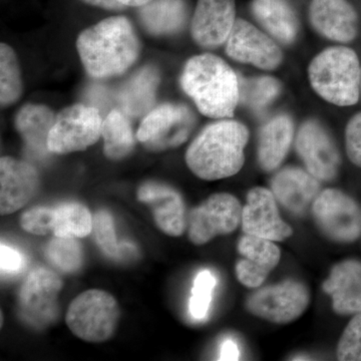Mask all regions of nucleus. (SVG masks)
Instances as JSON below:
<instances>
[{"mask_svg": "<svg viewBox=\"0 0 361 361\" xmlns=\"http://www.w3.org/2000/svg\"><path fill=\"white\" fill-rule=\"evenodd\" d=\"M293 137V123L288 116H274L263 126L259 133L257 160L264 172H273L280 167L291 148Z\"/></svg>", "mask_w": 361, "mask_h": 361, "instance_id": "22", "label": "nucleus"}, {"mask_svg": "<svg viewBox=\"0 0 361 361\" xmlns=\"http://www.w3.org/2000/svg\"><path fill=\"white\" fill-rule=\"evenodd\" d=\"M137 199L153 210L159 229L171 237H179L188 228L186 205L182 195L171 186L147 182L140 187Z\"/></svg>", "mask_w": 361, "mask_h": 361, "instance_id": "18", "label": "nucleus"}, {"mask_svg": "<svg viewBox=\"0 0 361 361\" xmlns=\"http://www.w3.org/2000/svg\"><path fill=\"white\" fill-rule=\"evenodd\" d=\"M345 149L351 163L361 168V111L353 116L346 126Z\"/></svg>", "mask_w": 361, "mask_h": 361, "instance_id": "36", "label": "nucleus"}, {"mask_svg": "<svg viewBox=\"0 0 361 361\" xmlns=\"http://www.w3.org/2000/svg\"><path fill=\"white\" fill-rule=\"evenodd\" d=\"M311 214L318 230L330 241L350 244L361 238V205L341 190L320 192Z\"/></svg>", "mask_w": 361, "mask_h": 361, "instance_id": "7", "label": "nucleus"}, {"mask_svg": "<svg viewBox=\"0 0 361 361\" xmlns=\"http://www.w3.org/2000/svg\"><path fill=\"white\" fill-rule=\"evenodd\" d=\"M240 349L238 343L231 338L225 339L221 343L219 360H239Z\"/></svg>", "mask_w": 361, "mask_h": 361, "instance_id": "38", "label": "nucleus"}, {"mask_svg": "<svg viewBox=\"0 0 361 361\" xmlns=\"http://www.w3.org/2000/svg\"><path fill=\"white\" fill-rule=\"evenodd\" d=\"M241 227L244 234L283 242L293 235V229L280 215L278 202L267 188H252L242 209Z\"/></svg>", "mask_w": 361, "mask_h": 361, "instance_id": "13", "label": "nucleus"}, {"mask_svg": "<svg viewBox=\"0 0 361 361\" xmlns=\"http://www.w3.org/2000/svg\"><path fill=\"white\" fill-rule=\"evenodd\" d=\"M183 90L199 111L212 118H230L240 101V80L222 59L199 54L187 61L180 78Z\"/></svg>", "mask_w": 361, "mask_h": 361, "instance_id": "3", "label": "nucleus"}, {"mask_svg": "<svg viewBox=\"0 0 361 361\" xmlns=\"http://www.w3.org/2000/svg\"><path fill=\"white\" fill-rule=\"evenodd\" d=\"M240 258L235 266L237 280L247 288H259L281 259L276 242L244 234L237 244Z\"/></svg>", "mask_w": 361, "mask_h": 361, "instance_id": "15", "label": "nucleus"}, {"mask_svg": "<svg viewBox=\"0 0 361 361\" xmlns=\"http://www.w3.org/2000/svg\"><path fill=\"white\" fill-rule=\"evenodd\" d=\"M360 94H361V80H360Z\"/></svg>", "mask_w": 361, "mask_h": 361, "instance_id": "41", "label": "nucleus"}, {"mask_svg": "<svg viewBox=\"0 0 361 361\" xmlns=\"http://www.w3.org/2000/svg\"><path fill=\"white\" fill-rule=\"evenodd\" d=\"M216 285L217 279L210 270L204 269L197 274L189 300V312L192 318L205 319L210 310Z\"/></svg>", "mask_w": 361, "mask_h": 361, "instance_id": "32", "label": "nucleus"}, {"mask_svg": "<svg viewBox=\"0 0 361 361\" xmlns=\"http://www.w3.org/2000/svg\"><path fill=\"white\" fill-rule=\"evenodd\" d=\"M310 16L313 27L327 39L350 42L357 35V13L348 0H312Z\"/></svg>", "mask_w": 361, "mask_h": 361, "instance_id": "20", "label": "nucleus"}, {"mask_svg": "<svg viewBox=\"0 0 361 361\" xmlns=\"http://www.w3.org/2000/svg\"><path fill=\"white\" fill-rule=\"evenodd\" d=\"M238 199L229 193L211 195L188 215L189 239L195 245H204L221 235L236 231L242 221Z\"/></svg>", "mask_w": 361, "mask_h": 361, "instance_id": "10", "label": "nucleus"}, {"mask_svg": "<svg viewBox=\"0 0 361 361\" xmlns=\"http://www.w3.org/2000/svg\"><path fill=\"white\" fill-rule=\"evenodd\" d=\"M104 153L110 160H121L135 148V135L129 116L120 110H113L104 118L102 126Z\"/></svg>", "mask_w": 361, "mask_h": 361, "instance_id": "27", "label": "nucleus"}, {"mask_svg": "<svg viewBox=\"0 0 361 361\" xmlns=\"http://www.w3.org/2000/svg\"><path fill=\"white\" fill-rule=\"evenodd\" d=\"M45 255L54 267L66 273H75L84 264V251L77 238L54 237L47 244Z\"/></svg>", "mask_w": 361, "mask_h": 361, "instance_id": "31", "label": "nucleus"}, {"mask_svg": "<svg viewBox=\"0 0 361 361\" xmlns=\"http://www.w3.org/2000/svg\"><path fill=\"white\" fill-rule=\"evenodd\" d=\"M160 85V73L153 66L135 71L118 92V103L129 118L145 116L153 110L157 90Z\"/></svg>", "mask_w": 361, "mask_h": 361, "instance_id": "23", "label": "nucleus"}, {"mask_svg": "<svg viewBox=\"0 0 361 361\" xmlns=\"http://www.w3.org/2000/svg\"><path fill=\"white\" fill-rule=\"evenodd\" d=\"M251 11L256 20L273 37L291 44L298 32V20L287 0H253Z\"/></svg>", "mask_w": 361, "mask_h": 361, "instance_id": "25", "label": "nucleus"}, {"mask_svg": "<svg viewBox=\"0 0 361 361\" xmlns=\"http://www.w3.org/2000/svg\"><path fill=\"white\" fill-rule=\"evenodd\" d=\"M56 121L54 111L44 104H25L16 118V128L28 149L39 156L51 153L49 134Z\"/></svg>", "mask_w": 361, "mask_h": 361, "instance_id": "24", "label": "nucleus"}, {"mask_svg": "<svg viewBox=\"0 0 361 361\" xmlns=\"http://www.w3.org/2000/svg\"><path fill=\"white\" fill-rule=\"evenodd\" d=\"M126 7H142L149 4L152 0H116Z\"/></svg>", "mask_w": 361, "mask_h": 361, "instance_id": "40", "label": "nucleus"}, {"mask_svg": "<svg viewBox=\"0 0 361 361\" xmlns=\"http://www.w3.org/2000/svg\"><path fill=\"white\" fill-rule=\"evenodd\" d=\"M226 54L234 61L265 71L275 70L283 59L281 49L274 40L243 20L235 23L226 42Z\"/></svg>", "mask_w": 361, "mask_h": 361, "instance_id": "14", "label": "nucleus"}, {"mask_svg": "<svg viewBox=\"0 0 361 361\" xmlns=\"http://www.w3.org/2000/svg\"><path fill=\"white\" fill-rule=\"evenodd\" d=\"M63 281L56 273L44 268L32 271L20 292L21 317L35 329H44L59 316V294Z\"/></svg>", "mask_w": 361, "mask_h": 361, "instance_id": "11", "label": "nucleus"}, {"mask_svg": "<svg viewBox=\"0 0 361 361\" xmlns=\"http://www.w3.org/2000/svg\"><path fill=\"white\" fill-rule=\"evenodd\" d=\"M82 1L89 6L99 7L106 11H121L126 8L125 6L116 0H82Z\"/></svg>", "mask_w": 361, "mask_h": 361, "instance_id": "39", "label": "nucleus"}, {"mask_svg": "<svg viewBox=\"0 0 361 361\" xmlns=\"http://www.w3.org/2000/svg\"><path fill=\"white\" fill-rule=\"evenodd\" d=\"M235 0H198L191 32L195 42L206 49L225 44L236 23Z\"/></svg>", "mask_w": 361, "mask_h": 361, "instance_id": "17", "label": "nucleus"}, {"mask_svg": "<svg viewBox=\"0 0 361 361\" xmlns=\"http://www.w3.org/2000/svg\"><path fill=\"white\" fill-rule=\"evenodd\" d=\"M94 217L78 202H66L54 208V234L56 237L82 238L92 231Z\"/></svg>", "mask_w": 361, "mask_h": 361, "instance_id": "28", "label": "nucleus"}, {"mask_svg": "<svg viewBox=\"0 0 361 361\" xmlns=\"http://www.w3.org/2000/svg\"><path fill=\"white\" fill-rule=\"evenodd\" d=\"M195 123L194 113L186 104H161L144 116L137 139L149 151L177 148L187 141Z\"/></svg>", "mask_w": 361, "mask_h": 361, "instance_id": "8", "label": "nucleus"}, {"mask_svg": "<svg viewBox=\"0 0 361 361\" xmlns=\"http://www.w3.org/2000/svg\"><path fill=\"white\" fill-rule=\"evenodd\" d=\"M310 292L299 280L284 279L278 283L259 287L247 297L245 307L250 314L275 323L289 324L307 310Z\"/></svg>", "mask_w": 361, "mask_h": 361, "instance_id": "6", "label": "nucleus"}, {"mask_svg": "<svg viewBox=\"0 0 361 361\" xmlns=\"http://www.w3.org/2000/svg\"><path fill=\"white\" fill-rule=\"evenodd\" d=\"M120 319V308L108 292L92 289L73 299L66 312L71 331L87 342H104L115 334Z\"/></svg>", "mask_w": 361, "mask_h": 361, "instance_id": "5", "label": "nucleus"}, {"mask_svg": "<svg viewBox=\"0 0 361 361\" xmlns=\"http://www.w3.org/2000/svg\"><path fill=\"white\" fill-rule=\"evenodd\" d=\"M322 290L331 298L332 310L341 316L361 312V262L348 259L337 263L322 283Z\"/></svg>", "mask_w": 361, "mask_h": 361, "instance_id": "21", "label": "nucleus"}, {"mask_svg": "<svg viewBox=\"0 0 361 361\" xmlns=\"http://www.w3.org/2000/svg\"><path fill=\"white\" fill-rule=\"evenodd\" d=\"M39 173L30 164L2 157L0 160V213L13 214L25 207L37 194Z\"/></svg>", "mask_w": 361, "mask_h": 361, "instance_id": "19", "label": "nucleus"}, {"mask_svg": "<svg viewBox=\"0 0 361 361\" xmlns=\"http://www.w3.org/2000/svg\"><path fill=\"white\" fill-rule=\"evenodd\" d=\"M23 94V80L16 52L6 44L0 45V102L2 106L16 103Z\"/></svg>", "mask_w": 361, "mask_h": 361, "instance_id": "29", "label": "nucleus"}, {"mask_svg": "<svg viewBox=\"0 0 361 361\" xmlns=\"http://www.w3.org/2000/svg\"><path fill=\"white\" fill-rule=\"evenodd\" d=\"M25 267V258L21 253L2 243L0 246V268L2 275L18 274Z\"/></svg>", "mask_w": 361, "mask_h": 361, "instance_id": "37", "label": "nucleus"}, {"mask_svg": "<svg viewBox=\"0 0 361 361\" xmlns=\"http://www.w3.org/2000/svg\"><path fill=\"white\" fill-rule=\"evenodd\" d=\"M336 356L341 361H361V312L353 315L342 332Z\"/></svg>", "mask_w": 361, "mask_h": 361, "instance_id": "34", "label": "nucleus"}, {"mask_svg": "<svg viewBox=\"0 0 361 361\" xmlns=\"http://www.w3.org/2000/svg\"><path fill=\"white\" fill-rule=\"evenodd\" d=\"M297 154L306 170L320 182H332L339 173L341 153L322 125L308 121L301 126L295 140Z\"/></svg>", "mask_w": 361, "mask_h": 361, "instance_id": "12", "label": "nucleus"}, {"mask_svg": "<svg viewBox=\"0 0 361 361\" xmlns=\"http://www.w3.org/2000/svg\"><path fill=\"white\" fill-rule=\"evenodd\" d=\"M140 20L147 32L154 35L179 32L188 18L185 0H152L140 7Z\"/></svg>", "mask_w": 361, "mask_h": 361, "instance_id": "26", "label": "nucleus"}, {"mask_svg": "<svg viewBox=\"0 0 361 361\" xmlns=\"http://www.w3.org/2000/svg\"><path fill=\"white\" fill-rule=\"evenodd\" d=\"M54 208L35 207L25 211L20 217V226L25 231L37 236L54 232Z\"/></svg>", "mask_w": 361, "mask_h": 361, "instance_id": "35", "label": "nucleus"}, {"mask_svg": "<svg viewBox=\"0 0 361 361\" xmlns=\"http://www.w3.org/2000/svg\"><path fill=\"white\" fill-rule=\"evenodd\" d=\"M77 49L90 77L108 78L122 75L134 65L141 44L127 18L111 16L80 33Z\"/></svg>", "mask_w": 361, "mask_h": 361, "instance_id": "1", "label": "nucleus"}, {"mask_svg": "<svg viewBox=\"0 0 361 361\" xmlns=\"http://www.w3.org/2000/svg\"><path fill=\"white\" fill-rule=\"evenodd\" d=\"M92 232L97 245L110 257L118 258L120 243L116 238L115 223L110 213L99 211L92 220Z\"/></svg>", "mask_w": 361, "mask_h": 361, "instance_id": "33", "label": "nucleus"}, {"mask_svg": "<svg viewBox=\"0 0 361 361\" xmlns=\"http://www.w3.org/2000/svg\"><path fill=\"white\" fill-rule=\"evenodd\" d=\"M103 118L97 109L75 104L56 116L49 134V149L54 154L85 151L102 137Z\"/></svg>", "mask_w": 361, "mask_h": 361, "instance_id": "9", "label": "nucleus"}, {"mask_svg": "<svg viewBox=\"0 0 361 361\" xmlns=\"http://www.w3.org/2000/svg\"><path fill=\"white\" fill-rule=\"evenodd\" d=\"M249 130L237 121H219L207 126L186 152V163L197 177L217 180L238 174L245 163Z\"/></svg>", "mask_w": 361, "mask_h": 361, "instance_id": "2", "label": "nucleus"}, {"mask_svg": "<svg viewBox=\"0 0 361 361\" xmlns=\"http://www.w3.org/2000/svg\"><path fill=\"white\" fill-rule=\"evenodd\" d=\"M270 190L282 208L295 217L310 212L322 192L320 180L307 170L297 167L282 169L273 176Z\"/></svg>", "mask_w": 361, "mask_h": 361, "instance_id": "16", "label": "nucleus"}, {"mask_svg": "<svg viewBox=\"0 0 361 361\" xmlns=\"http://www.w3.org/2000/svg\"><path fill=\"white\" fill-rule=\"evenodd\" d=\"M310 84L322 99L339 106H353L360 96L361 68L353 49L332 47L310 66Z\"/></svg>", "mask_w": 361, "mask_h": 361, "instance_id": "4", "label": "nucleus"}, {"mask_svg": "<svg viewBox=\"0 0 361 361\" xmlns=\"http://www.w3.org/2000/svg\"><path fill=\"white\" fill-rule=\"evenodd\" d=\"M281 85L276 78L261 77L240 80V99L248 108L260 113L280 94Z\"/></svg>", "mask_w": 361, "mask_h": 361, "instance_id": "30", "label": "nucleus"}]
</instances>
